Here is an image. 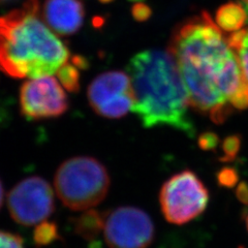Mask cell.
Masks as SVG:
<instances>
[{
	"instance_id": "cell-1",
	"label": "cell",
	"mask_w": 248,
	"mask_h": 248,
	"mask_svg": "<svg viewBox=\"0 0 248 248\" xmlns=\"http://www.w3.org/2000/svg\"><path fill=\"white\" fill-rule=\"evenodd\" d=\"M169 52L198 112L219 124L234 110L248 108V83L239 57L207 12L176 28Z\"/></svg>"
},
{
	"instance_id": "cell-2",
	"label": "cell",
	"mask_w": 248,
	"mask_h": 248,
	"mask_svg": "<svg viewBox=\"0 0 248 248\" xmlns=\"http://www.w3.org/2000/svg\"><path fill=\"white\" fill-rule=\"evenodd\" d=\"M127 71L135 96L133 111L144 127L170 126L195 136L187 91L169 51L140 52L130 59Z\"/></svg>"
},
{
	"instance_id": "cell-3",
	"label": "cell",
	"mask_w": 248,
	"mask_h": 248,
	"mask_svg": "<svg viewBox=\"0 0 248 248\" xmlns=\"http://www.w3.org/2000/svg\"><path fill=\"white\" fill-rule=\"evenodd\" d=\"M38 0L0 17V71L16 79L50 76L69 59L67 46L40 19Z\"/></svg>"
},
{
	"instance_id": "cell-4",
	"label": "cell",
	"mask_w": 248,
	"mask_h": 248,
	"mask_svg": "<svg viewBox=\"0 0 248 248\" xmlns=\"http://www.w3.org/2000/svg\"><path fill=\"white\" fill-rule=\"evenodd\" d=\"M108 170L89 156L72 157L62 162L54 177L59 200L73 211H85L102 203L110 189Z\"/></svg>"
},
{
	"instance_id": "cell-5",
	"label": "cell",
	"mask_w": 248,
	"mask_h": 248,
	"mask_svg": "<svg viewBox=\"0 0 248 248\" xmlns=\"http://www.w3.org/2000/svg\"><path fill=\"white\" fill-rule=\"evenodd\" d=\"M209 191L192 170L173 175L161 186L159 204L168 222L182 226L197 218L208 206Z\"/></svg>"
},
{
	"instance_id": "cell-6",
	"label": "cell",
	"mask_w": 248,
	"mask_h": 248,
	"mask_svg": "<svg viewBox=\"0 0 248 248\" xmlns=\"http://www.w3.org/2000/svg\"><path fill=\"white\" fill-rule=\"evenodd\" d=\"M103 232L108 248H148L155 235L149 214L131 206L105 213Z\"/></svg>"
},
{
	"instance_id": "cell-7",
	"label": "cell",
	"mask_w": 248,
	"mask_h": 248,
	"mask_svg": "<svg viewBox=\"0 0 248 248\" xmlns=\"http://www.w3.org/2000/svg\"><path fill=\"white\" fill-rule=\"evenodd\" d=\"M12 218L21 226H36L46 220L55 210L51 185L38 176L28 177L16 184L7 195Z\"/></svg>"
},
{
	"instance_id": "cell-8",
	"label": "cell",
	"mask_w": 248,
	"mask_h": 248,
	"mask_svg": "<svg viewBox=\"0 0 248 248\" xmlns=\"http://www.w3.org/2000/svg\"><path fill=\"white\" fill-rule=\"evenodd\" d=\"M90 107L97 115L118 119L133 111L135 96L130 76L121 71L107 72L91 82L87 91Z\"/></svg>"
},
{
	"instance_id": "cell-9",
	"label": "cell",
	"mask_w": 248,
	"mask_h": 248,
	"mask_svg": "<svg viewBox=\"0 0 248 248\" xmlns=\"http://www.w3.org/2000/svg\"><path fill=\"white\" fill-rule=\"evenodd\" d=\"M20 112L28 120L56 118L68 108L60 82L51 76L29 79L20 88Z\"/></svg>"
},
{
	"instance_id": "cell-10",
	"label": "cell",
	"mask_w": 248,
	"mask_h": 248,
	"mask_svg": "<svg viewBox=\"0 0 248 248\" xmlns=\"http://www.w3.org/2000/svg\"><path fill=\"white\" fill-rule=\"evenodd\" d=\"M42 16L54 33L67 36L81 29L85 9L81 0H46Z\"/></svg>"
},
{
	"instance_id": "cell-11",
	"label": "cell",
	"mask_w": 248,
	"mask_h": 248,
	"mask_svg": "<svg viewBox=\"0 0 248 248\" xmlns=\"http://www.w3.org/2000/svg\"><path fill=\"white\" fill-rule=\"evenodd\" d=\"M248 15L245 7L237 2H229L220 6L216 13V24L227 32H236L247 21Z\"/></svg>"
},
{
	"instance_id": "cell-12",
	"label": "cell",
	"mask_w": 248,
	"mask_h": 248,
	"mask_svg": "<svg viewBox=\"0 0 248 248\" xmlns=\"http://www.w3.org/2000/svg\"><path fill=\"white\" fill-rule=\"evenodd\" d=\"M105 213L95 209H88L74 220V231L81 238L92 241L95 240L104 229Z\"/></svg>"
},
{
	"instance_id": "cell-13",
	"label": "cell",
	"mask_w": 248,
	"mask_h": 248,
	"mask_svg": "<svg viewBox=\"0 0 248 248\" xmlns=\"http://www.w3.org/2000/svg\"><path fill=\"white\" fill-rule=\"evenodd\" d=\"M229 43L235 50L241 63L242 71L248 83V29L238 30L229 37Z\"/></svg>"
},
{
	"instance_id": "cell-14",
	"label": "cell",
	"mask_w": 248,
	"mask_h": 248,
	"mask_svg": "<svg viewBox=\"0 0 248 248\" xmlns=\"http://www.w3.org/2000/svg\"><path fill=\"white\" fill-rule=\"evenodd\" d=\"M60 238L58 227L55 222L43 221L35 226L33 232V241L37 246H46Z\"/></svg>"
},
{
	"instance_id": "cell-15",
	"label": "cell",
	"mask_w": 248,
	"mask_h": 248,
	"mask_svg": "<svg viewBox=\"0 0 248 248\" xmlns=\"http://www.w3.org/2000/svg\"><path fill=\"white\" fill-rule=\"evenodd\" d=\"M60 84L69 92L80 90V73L74 63H64L57 72Z\"/></svg>"
},
{
	"instance_id": "cell-16",
	"label": "cell",
	"mask_w": 248,
	"mask_h": 248,
	"mask_svg": "<svg viewBox=\"0 0 248 248\" xmlns=\"http://www.w3.org/2000/svg\"><path fill=\"white\" fill-rule=\"evenodd\" d=\"M240 147H241V139H240L238 135L227 137L222 142L221 150L223 154L220 160L224 162L234 160L240 151Z\"/></svg>"
},
{
	"instance_id": "cell-17",
	"label": "cell",
	"mask_w": 248,
	"mask_h": 248,
	"mask_svg": "<svg viewBox=\"0 0 248 248\" xmlns=\"http://www.w3.org/2000/svg\"><path fill=\"white\" fill-rule=\"evenodd\" d=\"M217 181L222 187L232 188L239 182V174L234 168H222L217 173Z\"/></svg>"
},
{
	"instance_id": "cell-18",
	"label": "cell",
	"mask_w": 248,
	"mask_h": 248,
	"mask_svg": "<svg viewBox=\"0 0 248 248\" xmlns=\"http://www.w3.org/2000/svg\"><path fill=\"white\" fill-rule=\"evenodd\" d=\"M0 248H24V241L17 234L0 231Z\"/></svg>"
},
{
	"instance_id": "cell-19",
	"label": "cell",
	"mask_w": 248,
	"mask_h": 248,
	"mask_svg": "<svg viewBox=\"0 0 248 248\" xmlns=\"http://www.w3.org/2000/svg\"><path fill=\"white\" fill-rule=\"evenodd\" d=\"M219 139L214 133H205L199 138V146L203 150H213L218 145Z\"/></svg>"
},
{
	"instance_id": "cell-20",
	"label": "cell",
	"mask_w": 248,
	"mask_h": 248,
	"mask_svg": "<svg viewBox=\"0 0 248 248\" xmlns=\"http://www.w3.org/2000/svg\"><path fill=\"white\" fill-rule=\"evenodd\" d=\"M151 9L150 7L142 2H137L134 6L133 10H131V15L135 20L139 22H144L146 20H148L151 17Z\"/></svg>"
},
{
	"instance_id": "cell-21",
	"label": "cell",
	"mask_w": 248,
	"mask_h": 248,
	"mask_svg": "<svg viewBox=\"0 0 248 248\" xmlns=\"http://www.w3.org/2000/svg\"><path fill=\"white\" fill-rule=\"evenodd\" d=\"M236 197L242 204L248 205V184L246 182H241L238 184Z\"/></svg>"
},
{
	"instance_id": "cell-22",
	"label": "cell",
	"mask_w": 248,
	"mask_h": 248,
	"mask_svg": "<svg viewBox=\"0 0 248 248\" xmlns=\"http://www.w3.org/2000/svg\"><path fill=\"white\" fill-rule=\"evenodd\" d=\"M72 63H74L78 68H81V69H86L89 66L87 59L80 55L74 56L72 58Z\"/></svg>"
},
{
	"instance_id": "cell-23",
	"label": "cell",
	"mask_w": 248,
	"mask_h": 248,
	"mask_svg": "<svg viewBox=\"0 0 248 248\" xmlns=\"http://www.w3.org/2000/svg\"><path fill=\"white\" fill-rule=\"evenodd\" d=\"M3 200H4V189L1 180H0V209H1L3 205Z\"/></svg>"
},
{
	"instance_id": "cell-24",
	"label": "cell",
	"mask_w": 248,
	"mask_h": 248,
	"mask_svg": "<svg viewBox=\"0 0 248 248\" xmlns=\"http://www.w3.org/2000/svg\"><path fill=\"white\" fill-rule=\"evenodd\" d=\"M12 1H14V0H0V4H5V3H9Z\"/></svg>"
},
{
	"instance_id": "cell-25",
	"label": "cell",
	"mask_w": 248,
	"mask_h": 248,
	"mask_svg": "<svg viewBox=\"0 0 248 248\" xmlns=\"http://www.w3.org/2000/svg\"><path fill=\"white\" fill-rule=\"evenodd\" d=\"M99 2H102V3H110V2H112L113 0H98Z\"/></svg>"
},
{
	"instance_id": "cell-26",
	"label": "cell",
	"mask_w": 248,
	"mask_h": 248,
	"mask_svg": "<svg viewBox=\"0 0 248 248\" xmlns=\"http://www.w3.org/2000/svg\"><path fill=\"white\" fill-rule=\"evenodd\" d=\"M245 224H246V229L248 231V212H247V214L245 216Z\"/></svg>"
},
{
	"instance_id": "cell-27",
	"label": "cell",
	"mask_w": 248,
	"mask_h": 248,
	"mask_svg": "<svg viewBox=\"0 0 248 248\" xmlns=\"http://www.w3.org/2000/svg\"><path fill=\"white\" fill-rule=\"evenodd\" d=\"M129 1H136V2H139V1H143V0H129Z\"/></svg>"
}]
</instances>
